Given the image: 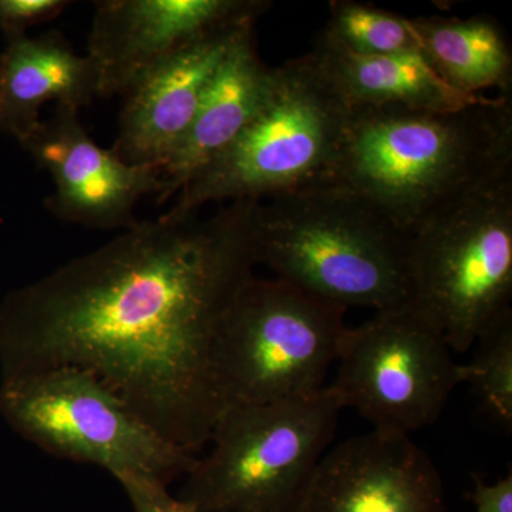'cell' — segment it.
I'll list each match as a JSON object with an SVG mask.
<instances>
[{
	"mask_svg": "<svg viewBox=\"0 0 512 512\" xmlns=\"http://www.w3.org/2000/svg\"><path fill=\"white\" fill-rule=\"evenodd\" d=\"M258 205L231 202L204 220L167 211L8 293L2 376L82 370L197 456L224 412L215 339L254 276Z\"/></svg>",
	"mask_w": 512,
	"mask_h": 512,
	"instance_id": "6da1fadb",
	"label": "cell"
},
{
	"mask_svg": "<svg viewBox=\"0 0 512 512\" xmlns=\"http://www.w3.org/2000/svg\"><path fill=\"white\" fill-rule=\"evenodd\" d=\"M508 173L512 99L498 96L453 111L350 107L332 183L412 232Z\"/></svg>",
	"mask_w": 512,
	"mask_h": 512,
	"instance_id": "7a4b0ae2",
	"label": "cell"
},
{
	"mask_svg": "<svg viewBox=\"0 0 512 512\" xmlns=\"http://www.w3.org/2000/svg\"><path fill=\"white\" fill-rule=\"evenodd\" d=\"M410 239L412 232L335 183L269 198L256 210V265L346 311L410 303Z\"/></svg>",
	"mask_w": 512,
	"mask_h": 512,
	"instance_id": "3957f363",
	"label": "cell"
},
{
	"mask_svg": "<svg viewBox=\"0 0 512 512\" xmlns=\"http://www.w3.org/2000/svg\"><path fill=\"white\" fill-rule=\"evenodd\" d=\"M349 114L315 53L274 67L271 92L254 120L188 180L168 212L197 214L211 202H262L332 183Z\"/></svg>",
	"mask_w": 512,
	"mask_h": 512,
	"instance_id": "277c9868",
	"label": "cell"
},
{
	"mask_svg": "<svg viewBox=\"0 0 512 512\" xmlns=\"http://www.w3.org/2000/svg\"><path fill=\"white\" fill-rule=\"evenodd\" d=\"M342 410L329 386L225 410L178 500L192 512H291L329 450Z\"/></svg>",
	"mask_w": 512,
	"mask_h": 512,
	"instance_id": "5b68a950",
	"label": "cell"
},
{
	"mask_svg": "<svg viewBox=\"0 0 512 512\" xmlns=\"http://www.w3.org/2000/svg\"><path fill=\"white\" fill-rule=\"evenodd\" d=\"M410 303L464 353L511 311L512 173L431 215L410 239Z\"/></svg>",
	"mask_w": 512,
	"mask_h": 512,
	"instance_id": "8992f818",
	"label": "cell"
},
{
	"mask_svg": "<svg viewBox=\"0 0 512 512\" xmlns=\"http://www.w3.org/2000/svg\"><path fill=\"white\" fill-rule=\"evenodd\" d=\"M346 309L282 279H251L214 346L222 410L318 392L338 359ZM222 412V413H224Z\"/></svg>",
	"mask_w": 512,
	"mask_h": 512,
	"instance_id": "52a82bcc",
	"label": "cell"
},
{
	"mask_svg": "<svg viewBox=\"0 0 512 512\" xmlns=\"http://www.w3.org/2000/svg\"><path fill=\"white\" fill-rule=\"evenodd\" d=\"M0 414L47 454L103 468L116 480L134 476L168 487L197 458L160 436L96 377L73 367L2 377Z\"/></svg>",
	"mask_w": 512,
	"mask_h": 512,
	"instance_id": "ba28073f",
	"label": "cell"
},
{
	"mask_svg": "<svg viewBox=\"0 0 512 512\" xmlns=\"http://www.w3.org/2000/svg\"><path fill=\"white\" fill-rule=\"evenodd\" d=\"M441 330L412 303L376 312L340 340L330 389L379 433L412 436L440 419L466 365Z\"/></svg>",
	"mask_w": 512,
	"mask_h": 512,
	"instance_id": "9c48e42d",
	"label": "cell"
},
{
	"mask_svg": "<svg viewBox=\"0 0 512 512\" xmlns=\"http://www.w3.org/2000/svg\"><path fill=\"white\" fill-rule=\"evenodd\" d=\"M18 143L55 184L46 210L70 224L133 227L141 198L163 192L160 168L127 164L113 150L101 148L73 107L56 106L50 119L40 121Z\"/></svg>",
	"mask_w": 512,
	"mask_h": 512,
	"instance_id": "30bf717a",
	"label": "cell"
},
{
	"mask_svg": "<svg viewBox=\"0 0 512 512\" xmlns=\"http://www.w3.org/2000/svg\"><path fill=\"white\" fill-rule=\"evenodd\" d=\"M291 512H447V503L412 436L372 430L326 451Z\"/></svg>",
	"mask_w": 512,
	"mask_h": 512,
	"instance_id": "8fae6325",
	"label": "cell"
},
{
	"mask_svg": "<svg viewBox=\"0 0 512 512\" xmlns=\"http://www.w3.org/2000/svg\"><path fill=\"white\" fill-rule=\"evenodd\" d=\"M264 0H103L89 52L99 96H126L157 64L208 30L268 10Z\"/></svg>",
	"mask_w": 512,
	"mask_h": 512,
	"instance_id": "7c38bea8",
	"label": "cell"
},
{
	"mask_svg": "<svg viewBox=\"0 0 512 512\" xmlns=\"http://www.w3.org/2000/svg\"><path fill=\"white\" fill-rule=\"evenodd\" d=\"M259 15L208 30L157 64L126 94L111 150L131 165L163 170L190 130L218 67Z\"/></svg>",
	"mask_w": 512,
	"mask_h": 512,
	"instance_id": "4fadbf2b",
	"label": "cell"
},
{
	"mask_svg": "<svg viewBox=\"0 0 512 512\" xmlns=\"http://www.w3.org/2000/svg\"><path fill=\"white\" fill-rule=\"evenodd\" d=\"M274 67L266 66L256 47L255 29L235 43L202 97L190 130L168 163L158 197L177 194L248 127L271 92Z\"/></svg>",
	"mask_w": 512,
	"mask_h": 512,
	"instance_id": "5bb4252c",
	"label": "cell"
},
{
	"mask_svg": "<svg viewBox=\"0 0 512 512\" xmlns=\"http://www.w3.org/2000/svg\"><path fill=\"white\" fill-rule=\"evenodd\" d=\"M99 97V76L62 33L8 40L0 53V134L22 140L42 121L49 101L80 110Z\"/></svg>",
	"mask_w": 512,
	"mask_h": 512,
	"instance_id": "9a60e30c",
	"label": "cell"
},
{
	"mask_svg": "<svg viewBox=\"0 0 512 512\" xmlns=\"http://www.w3.org/2000/svg\"><path fill=\"white\" fill-rule=\"evenodd\" d=\"M312 52L349 107L399 106L453 111L485 97L464 96L451 89L421 53L359 56L318 40Z\"/></svg>",
	"mask_w": 512,
	"mask_h": 512,
	"instance_id": "2e32d148",
	"label": "cell"
},
{
	"mask_svg": "<svg viewBox=\"0 0 512 512\" xmlns=\"http://www.w3.org/2000/svg\"><path fill=\"white\" fill-rule=\"evenodd\" d=\"M410 20L421 55L447 86L470 97L483 96L487 90L511 96V46L493 18Z\"/></svg>",
	"mask_w": 512,
	"mask_h": 512,
	"instance_id": "e0dca14e",
	"label": "cell"
},
{
	"mask_svg": "<svg viewBox=\"0 0 512 512\" xmlns=\"http://www.w3.org/2000/svg\"><path fill=\"white\" fill-rule=\"evenodd\" d=\"M318 42L359 56L421 53L410 18L352 0L330 3Z\"/></svg>",
	"mask_w": 512,
	"mask_h": 512,
	"instance_id": "ac0fdd59",
	"label": "cell"
},
{
	"mask_svg": "<svg viewBox=\"0 0 512 512\" xmlns=\"http://www.w3.org/2000/svg\"><path fill=\"white\" fill-rule=\"evenodd\" d=\"M476 343V355L466 363L467 383L473 384L488 417L511 431L512 309L491 323Z\"/></svg>",
	"mask_w": 512,
	"mask_h": 512,
	"instance_id": "d6986e66",
	"label": "cell"
},
{
	"mask_svg": "<svg viewBox=\"0 0 512 512\" xmlns=\"http://www.w3.org/2000/svg\"><path fill=\"white\" fill-rule=\"evenodd\" d=\"M69 0H0V33L6 40L26 36L28 29L62 15Z\"/></svg>",
	"mask_w": 512,
	"mask_h": 512,
	"instance_id": "ffe728a7",
	"label": "cell"
},
{
	"mask_svg": "<svg viewBox=\"0 0 512 512\" xmlns=\"http://www.w3.org/2000/svg\"><path fill=\"white\" fill-rule=\"evenodd\" d=\"M126 491L133 512H192L165 485L146 478L124 476L117 478Z\"/></svg>",
	"mask_w": 512,
	"mask_h": 512,
	"instance_id": "44dd1931",
	"label": "cell"
},
{
	"mask_svg": "<svg viewBox=\"0 0 512 512\" xmlns=\"http://www.w3.org/2000/svg\"><path fill=\"white\" fill-rule=\"evenodd\" d=\"M471 498L476 512H512V474L493 484L474 476Z\"/></svg>",
	"mask_w": 512,
	"mask_h": 512,
	"instance_id": "7402d4cb",
	"label": "cell"
}]
</instances>
